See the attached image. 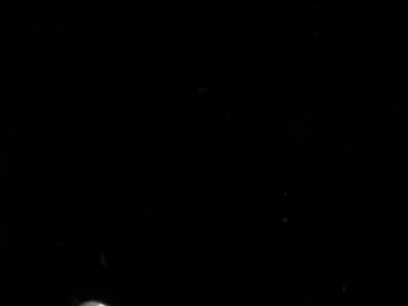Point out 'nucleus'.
<instances>
[{
	"instance_id": "f257e3e1",
	"label": "nucleus",
	"mask_w": 408,
	"mask_h": 306,
	"mask_svg": "<svg viewBox=\"0 0 408 306\" xmlns=\"http://www.w3.org/2000/svg\"><path fill=\"white\" fill-rule=\"evenodd\" d=\"M98 306H106V305H102V304H98Z\"/></svg>"
},
{
	"instance_id": "f03ea898",
	"label": "nucleus",
	"mask_w": 408,
	"mask_h": 306,
	"mask_svg": "<svg viewBox=\"0 0 408 306\" xmlns=\"http://www.w3.org/2000/svg\"><path fill=\"white\" fill-rule=\"evenodd\" d=\"M93 306H98V304H96V305H93Z\"/></svg>"
}]
</instances>
